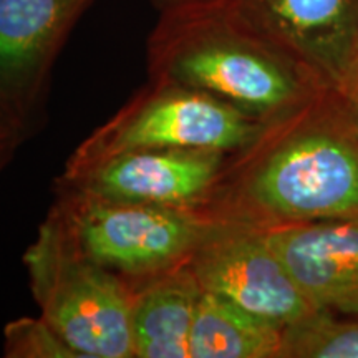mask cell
Instances as JSON below:
<instances>
[{
  "mask_svg": "<svg viewBox=\"0 0 358 358\" xmlns=\"http://www.w3.org/2000/svg\"><path fill=\"white\" fill-rule=\"evenodd\" d=\"M262 128L261 120L209 93L150 80L75 148L58 179L73 181L134 150L187 148L234 155L256 140Z\"/></svg>",
  "mask_w": 358,
  "mask_h": 358,
  "instance_id": "277c9868",
  "label": "cell"
},
{
  "mask_svg": "<svg viewBox=\"0 0 358 358\" xmlns=\"http://www.w3.org/2000/svg\"><path fill=\"white\" fill-rule=\"evenodd\" d=\"M308 73L342 85L358 57V0H231Z\"/></svg>",
  "mask_w": 358,
  "mask_h": 358,
  "instance_id": "9c48e42d",
  "label": "cell"
},
{
  "mask_svg": "<svg viewBox=\"0 0 358 358\" xmlns=\"http://www.w3.org/2000/svg\"><path fill=\"white\" fill-rule=\"evenodd\" d=\"M24 264L40 315L78 358H134L127 279L71 250L45 222Z\"/></svg>",
  "mask_w": 358,
  "mask_h": 358,
  "instance_id": "5b68a950",
  "label": "cell"
},
{
  "mask_svg": "<svg viewBox=\"0 0 358 358\" xmlns=\"http://www.w3.org/2000/svg\"><path fill=\"white\" fill-rule=\"evenodd\" d=\"M284 327L203 290L196 307L191 358H280Z\"/></svg>",
  "mask_w": 358,
  "mask_h": 358,
  "instance_id": "7c38bea8",
  "label": "cell"
},
{
  "mask_svg": "<svg viewBox=\"0 0 358 358\" xmlns=\"http://www.w3.org/2000/svg\"><path fill=\"white\" fill-rule=\"evenodd\" d=\"M187 264L201 289L275 325L287 327L317 310L261 227L217 221Z\"/></svg>",
  "mask_w": 358,
  "mask_h": 358,
  "instance_id": "52a82bcc",
  "label": "cell"
},
{
  "mask_svg": "<svg viewBox=\"0 0 358 358\" xmlns=\"http://www.w3.org/2000/svg\"><path fill=\"white\" fill-rule=\"evenodd\" d=\"M261 229L313 307L358 315V222H284Z\"/></svg>",
  "mask_w": 358,
  "mask_h": 358,
  "instance_id": "30bf717a",
  "label": "cell"
},
{
  "mask_svg": "<svg viewBox=\"0 0 358 358\" xmlns=\"http://www.w3.org/2000/svg\"><path fill=\"white\" fill-rule=\"evenodd\" d=\"M280 358H358V315L337 319L317 308L284 327Z\"/></svg>",
  "mask_w": 358,
  "mask_h": 358,
  "instance_id": "4fadbf2b",
  "label": "cell"
},
{
  "mask_svg": "<svg viewBox=\"0 0 358 358\" xmlns=\"http://www.w3.org/2000/svg\"><path fill=\"white\" fill-rule=\"evenodd\" d=\"M3 355L7 358H78L42 315L8 322L3 329Z\"/></svg>",
  "mask_w": 358,
  "mask_h": 358,
  "instance_id": "5bb4252c",
  "label": "cell"
},
{
  "mask_svg": "<svg viewBox=\"0 0 358 358\" xmlns=\"http://www.w3.org/2000/svg\"><path fill=\"white\" fill-rule=\"evenodd\" d=\"M128 282L134 358H191L192 324L203 289L189 264Z\"/></svg>",
  "mask_w": 358,
  "mask_h": 358,
  "instance_id": "8fae6325",
  "label": "cell"
},
{
  "mask_svg": "<svg viewBox=\"0 0 358 358\" xmlns=\"http://www.w3.org/2000/svg\"><path fill=\"white\" fill-rule=\"evenodd\" d=\"M231 155L187 148H151L113 156L73 181L106 198L199 211L216 189Z\"/></svg>",
  "mask_w": 358,
  "mask_h": 358,
  "instance_id": "ba28073f",
  "label": "cell"
},
{
  "mask_svg": "<svg viewBox=\"0 0 358 358\" xmlns=\"http://www.w3.org/2000/svg\"><path fill=\"white\" fill-rule=\"evenodd\" d=\"M24 141L15 129L0 122V173L12 163L13 156Z\"/></svg>",
  "mask_w": 358,
  "mask_h": 358,
  "instance_id": "9a60e30c",
  "label": "cell"
},
{
  "mask_svg": "<svg viewBox=\"0 0 358 358\" xmlns=\"http://www.w3.org/2000/svg\"><path fill=\"white\" fill-rule=\"evenodd\" d=\"M150 80L199 90L267 123L306 93L301 62L231 0H187L161 10L148 40Z\"/></svg>",
  "mask_w": 358,
  "mask_h": 358,
  "instance_id": "7a4b0ae2",
  "label": "cell"
},
{
  "mask_svg": "<svg viewBox=\"0 0 358 358\" xmlns=\"http://www.w3.org/2000/svg\"><path fill=\"white\" fill-rule=\"evenodd\" d=\"M340 87H342L343 92H345L348 108H350L353 123L357 124V129H358V57L355 64L352 65L350 71H348L347 78L343 80V83L340 85Z\"/></svg>",
  "mask_w": 358,
  "mask_h": 358,
  "instance_id": "2e32d148",
  "label": "cell"
},
{
  "mask_svg": "<svg viewBox=\"0 0 358 358\" xmlns=\"http://www.w3.org/2000/svg\"><path fill=\"white\" fill-rule=\"evenodd\" d=\"M93 0H0V122L24 140L42 127L50 77Z\"/></svg>",
  "mask_w": 358,
  "mask_h": 358,
  "instance_id": "8992f818",
  "label": "cell"
},
{
  "mask_svg": "<svg viewBox=\"0 0 358 358\" xmlns=\"http://www.w3.org/2000/svg\"><path fill=\"white\" fill-rule=\"evenodd\" d=\"M71 250L127 280L189 262L217 221L192 209L166 208L57 185L45 217Z\"/></svg>",
  "mask_w": 358,
  "mask_h": 358,
  "instance_id": "3957f363",
  "label": "cell"
},
{
  "mask_svg": "<svg viewBox=\"0 0 358 358\" xmlns=\"http://www.w3.org/2000/svg\"><path fill=\"white\" fill-rule=\"evenodd\" d=\"M226 163L199 209L219 222L267 227L284 222H358V136L294 120L264 123L259 136Z\"/></svg>",
  "mask_w": 358,
  "mask_h": 358,
  "instance_id": "6da1fadb",
  "label": "cell"
},
{
  "mask_svg": "<svg viewBox=\"0 0 358 358\" xmlns=\"http://www.w3.org/2000/svg\"><path fill=\"white\" fill-rule=\"evenodd\" d=\"M155 3H158V7L163 10V8L166 7H171V6H176V3H182V2H187V0H153Z\"/></svg>",
  "mask_w": 358,
  "mask_h": 358,
  "instance_id": "e0dca14e",
  "label": "cell"
}]
</instances>
